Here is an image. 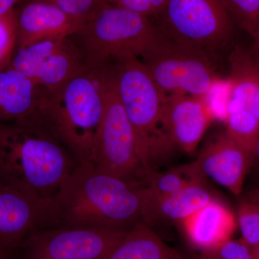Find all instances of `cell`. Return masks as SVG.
<instances>
[{
	"label": "cell",
	"instance_id": "cell-28",
	"mask_svg": "<svg viewBox=\"0 0 259 259\" xmlns=\"http://www.w3.org/2000/svg\"><path fill=\"white\" fill-rule=\"evenodd\" d=\"M23 0H0V17L6 15Z\"/></svg>",
	"mask_w": 259,
	"mask_h": 259
},
{
	"label": "cell",
	"instance_id": "cell-11",
	"mask_svg": "<svg viewBox=\"0 0 259 259\" xmlns=\"http://www.w3.org/2000/svg\"><path fill=\"white\" fill-rule=\"evenodd\" d=\"M55 226L51 199L36 198L0 181V250L20 248L35 232Z\"/></svg>",
	"mask_w": 259,
	"mask_h": 259
},
{
	"label": "cell",
	"instance_id": "cell-7",
	"mask_svg": "<svg viewBox=\"0 0 259 259\" xmlns=\"http://www.w3.org/2000/svg\"><path fill=\"white\" fill-rule=\"evenodd\" d=\"M140 59L166 95L207 98L218 80L209 53L174 40L163 31Z\"/></svg>",
	"mask_w": 259,
	"mask_h": 259
},
{
	"label": "cell",
	"instance_id": "cell-23",
	"mask_svg": "<svg viewBox=\"0 0 259 259\" xmlns=\"http://www.w3.org/2000/svg\"><path fill=\"white\" fill-rule=\"evenodd\" d=\"M231 18L251 36L259 28V0H222Z\"/></svg>",
	"mask_w": 259,
	"mask_h": 259
},
{
	"label": "cell",
	"instance_id": "cell-1",
	"mask_svg": "<svg viewBox=\"0 0 259 259\" xmlns=\"http://www.w3.org/2000/svg\"><path fill=\"white\" fill-rule=\"evenodd\" d=\"M56 227L126 232L151 226L147 187L79 164L51 199Z\"/></svg>",
	"mask_w": 259,
	"mask_h": 259
},
{
	"label": "cell",
	"instance_id": "cell-19",
	"mask_svg": "<svg viewBox=\"0 0 259 259\" xmlns=\"http://www.w3.org/2000/svg\"><path fill=\"white\" fill-rule=\"evenodd\" d=\"M216 199L207 183L197 184L176 193L152 200L151 225L158 222L182 223Z\"/></svg>",
	"mask_w": 259,
	"mask_h": 259
},
{
	"label": "cell",
	"instance_id": "cell-34",
	"mask_svg": "<svg viewBox=\"0 0 259 259\" xmlns=\"http://www.w3.org/2000/svg\"><path fill=\"white\" fill-rule=\"evenodd\" d=\"M5 253H6V252L2 251V250H0V259H6L5 255Z\"/></svg>",
	"mask_w": 259,
	"mask_h": 259
},
{
	"label": "cell",
	"instance_id": "cell-10",
	"mask_svg": "<svg viewBox=\"0 0 259 259\" xmlns=\"http://www.w3.org/2000/svg\"><path fill=\"white\" fill-rule=\"evenodd\" d=\"M126 232L49 227L35 232L20 248L23 259H105Z\"/></svg>",
	"mask_w": 259,
	"mask_h": 259
},
{
	"label": "cell",
	"instance_id": "cell-8",
	"mask_svg": "<svg viewBox=\"0 0 259 259\" xmlns=\"http://www.w3.org/2000/svg\"><path fill=\"white\" fill-rule=\"evenodd\" d=\"M159 15L166 35L209 54L231 40L232 18L222 0H168Z\"/></svg>",
	"mask_w": 259,
	"mask_h": 259
},
{
	"label": "cell",
	"instance_id": "cell-3",
	"mask_svg": "<svg viewBox=\"0 0 259 259\" xmlns=\"http://www.w3.org/2000/svg\"><path fill=\"white\" fill-rule=\"evenodd\" d=\"M104 112L97 69L88 68L61 88L44 91L35 117L66 146L79 164H93Z\"/></svg>",
	"mask_w": 259,
	"mask_h": 259
},
{
	"label": "cell",
	"instance_id": "cell-32",
	"mask_svg": "<svg viewBox=\"0 0 259 259\" xmlns=\"http://www.w3.org/2000/svg\"><path fill=\"white\" fill-rule=\"evenodd\" d=\"M196 259H218L214 252H202V254Z\"/></svg>",
	"mask_w": 259,
	"mask_h": 259
},
{
	"label": "cell",
	"instance_id": "cell-24",
	"mask_svg": "<svg viewBox=\"0 0 259 259\" xmlns=\"http://www.w3.org/2000/svg\"><path fill=\"white\" fill-rule=\"evenodd\" d=\"M237 224L243 240L250 247L259 244V205L248 200L240 204L237 212Z\"/></svg>",
	"mask_w": 259,
	"mask_h": 259
},
{
	"label": "cell",
	"instance_id": "cell-6",
	"mask_svg": "<svg viewBox=\"0 0 259 259\" xmlns=\"http://www.w3.org/2000/svg\"><path fill=\"white\" fill-rule=\"evenodd\" d=\"M104 112L93 154L97 169L144 185L148 171L138 152L134 130L117 93L112 63L98 68Z\"/></svg>",
	"mask_w": 259,
	"mask_h": 259
},
{
	"label": "cell",
	"instance_id": "cell-5",
	"mask_svg": "<svg viewBox=\"0 0 259 259\" xmlns=\"http://www.w3.org/2000/svg\"><path fill=\"white\" fill-rule=\"evenodd\" d=\"M161 33L148 16L106 3L76 35L87 66L97 69L121 58L141 59Z\"/></svg>",
	"mask_w": 259,
	"mask_h": 259
},
{
	"label": "cell",
	"instance_id": "cell-4",
	"mask_svg": "<svg viewBox=\"0 0 259 259\" xmlns=\"http://www.w3.org/2000/svg\"><path fill=\"white\" fill-rule=\"evenodd\" d=\"M112 64L119 99L134 130L140 158L147 171H157L156 166L174 148L162 122L166 94L139 58H121Z\"/></svg>",
	"mask_w": 259,
	"mask_h": 259
},
{
	"label": "cell",
	"instance_id": "cell-14",
	"mask_svg": "<svg viewBox=\"0 0 259 259\" xmlns=\"http://www.w3.org/2000/svg\"><path fill=\"white\" fill-rule=\"evenodd\" d=\"M86 23L51 3L32 0L19 10L17 49L47 39L70 37L81 32Z\"/></svg>",
	"mask_w": 259,
	"mask_h": 259
},
{
	"label": "cell",
	"instance_id": "cell-13",
	"mask_svg": "<svg viewBox=\"0 0 259 259\" xmlns=\"http://www.w3.org/2000/svg\"><path fill=\"white\" fill-rule=\"evenodd\" d=\"M196 162L206 179L239 195L252 156L225 133L204 146Z\"/></svg>",
	"mask_w": 259,
	"mask_h": 259
},
{
	"label": "cell",
	"instance_id": "cell-27",
	"mask_svg": "<svg viewBox=\"0 0 259 259\" xmlns=\"http://www.w3.org/2000/svg\"><path fill=\"white\" fill-rule=\"evenodd\" d=\"M212 252L218 259H255L250 245L243 240H229Z\"/></svg>",
	"mask_w": 259,
	"mask_h": 259
},
{
	"label": "cell",
	"instance_id": "cell-29",
	"mask_svg": "<svg viewBox=\"0 0 259 259\" xmlns=\"http://www.w3.org/2000/svg\"><path fill=\"white\" fill-rule=\"evenodd\" d=\"M252 37L253 39V42L251 52L254 56L255 60L259 64V28L255 31L254 35Z\"/></svg>",
	"mask_w": 259,
	"mask_h": 259
},
{
	"label": "cell",
	"instance_id": "cell-16",
	"mask_svg": "<svg viewBox=\"0 0 259 259\" xmlns=\"http://www.w3.org/2000/svg\"><path fill=\"white\" fill-rule=\"evenodd\" d=\"M44 94V90L18 71L11 68L0 71V123L34 118Z\"/></svg>",
	"mask_w": 259,
	"mask_h": 259
},
{
	"label": "cell",
	"instance_id": "cell-12",
	"mask_svg": "<svg viewBox=\"0 0 259 259\" xmlns=\"http://www.w3.org/2000/svg\"><path fill=\"white\" fill-rule=\"evenodd\" d=\"M205 97L167 95L163 110V127L174 147L191 153L203 137L214 117Z\"/></svg>",
	"mask_w": 259,
	"mask_h": 259
},
{
	"label": "cell",
	"instance_id": "cell-2",
	"mask_svg": "<svg viewBox=\"0 0 259 259\" xmlns=\"http://www.w3.org/2000/svg\"><path fill=\"white\" fill-rule=\"evenodd\" d=\"M74 158L36 117L0 123V181L29 195L52 199L77 166Z\"/></svg>",
	"mask_w": 259,
	"mask_h": 259
},
{
	"label": "cell",
	"instance_id": "cell-18",
	"mask_svg": "<svg viewBox=\"0 0 259 259\" xmlns=\"http://www.w3.org/2000/svg\"><path fill=\"white\" fill-rule=\"evenodd\" d=\"M105 259H187L167 244L151 227L139 225L126 232Z\"/></svg>",
	"mask_w": 259,
	"mask_h": 259
},
{
	"label": "cell",
	"instance_id": "cell-21",
	"mask_svg": "<svg viewBox=\"0 0 259 259\" xmlns=\"http://www.w3.org/2000/svg\"><path fill=\"white\" fill-rule=\"evenodd\" d=\"M225 133L253 157L259 137V121L243 109L227 110Z\"/></svg>",
	"mask_w": 259,
	"mask_h": 259
},
{
	"label": "cell",
	"instance_id": "cell-17",
	"mask_svg": "<svg viewBox=\"0 0 259 259\" xmlns=\"http://www.w3.org/2000/svg\"><path fill=\"white\" fill-rule=\"evenodd\" d=\"M231 99L227 110L243 109L259 121V64L251 51L237 47L229 56Z\"/></svg>",
	"mask_w": 259,
	"mask_h": 259
},
{
	"label": "cell",
	"instance_id": "cell-26",
	"mask_svg": "<svg viewBox=\"0 0 259 259\" xmlns=\"http://www.w3.org/2000/svg\"><path fill=\"white\" fill-rule=\"evenodd\" d=\"M107 3L151 16L159 15L168 0H105Z\"/></svg>",
	"mask_w": 259,
	"mask_h": 259
},
{
	"label": "cell",
	"instance_id": "cell-25",
	"mask_svg": "<svg viewBox=\"0 0 259 259\" xmlns=\"http://www.w3.org/2000/svg\"><path fill=\"white\" fill-rule=\"evenodd\" d=\"M55 5L66 14L88 23L105 4V0H37Z\"/></svg>",
	"mask_w": 259,
	"mask_h": 259
},
{
	"label": "cell",
	"instance_id": "cell-33",
	"mask_svg": "<svg viewBox=\"0 0 259 259\" xmlns=\"http://www.w3.org/2000/svg\"><path fill=\"white\" fill-rule=\"evenodd\" d=\"M251 248L252 253L255 259H259V244L255 246L250 247Z\"/></svg>",
	"mask_w": 259,
	"mask_h": 259
},
{
	"label": "cell",
	"instance_id": "cell-22",
	"mask_svg": "<svg viewBox=\"0 0 259 259\" xmlns=\"http://www.w3.org/2000/svg\"><path fill=\"white\" fill-rule=\"evenodd\" d=\"M19 10H11L0 17V71L10 67L17 49Z\"/></svg>",
	"mask_w": 259,
	"mask_h": 259
},
{
	"label": "cell",
	"instance_id": "cell-31",
	"mask_svg": "<svg viewBox=\"0 0 259 259\" xmlns=\"http://www.w3.org/2000/svg\"><path fill=\"white\" fill-rule=\"evenodd\" d=\"M247 200L253 203L259 202V187L248 192L247 194Z\"/></svg>",
	"mask_w": 259,
	"mask_h": 259
},
{
	"label": "cell",
	"instance_id": "cell-35",
	"mask_svg": "<svg viewBox=\"0 0 259 259\" xmlns=\"http://www.w3.org/2000/svg\"><path fill=\"white\" fill-rule=\"evenodd\" d=\"M255 204H258V205H259V202H255Z\"/></svg>",
	"mask_w": 259,
	"mask_h": 259
},
{
	"label": "cell",
	"instance_id": "cell-9",
	"mask_svg": "<svg viewBox=\"0 0 259 259\" xmlns=\"http://www.w3.org/2000/svg\"><path fill=\"white\" fill-rule=\"evenodd\" d=\"M9 68L47 92L61 88L88 69L79 47L70 37L47 39L18 48Z\"/></svg>",
	"mask_w": 259,
	"mask_h": 259
},
{
	"label": "cell",
	"instance_id": "cell-20",
	"mask_svg": "<svg viewBox=\"0 0 259 259\" xmlns=\"http://www.w3.org/2000/svg\"><path fill=\"white\" fill-rule=\"evenodd\" d=\"M207 183L197 162L184 163L164 172H148L144 185L147 187L152 200L176 193L190 186Z\"/></svg>",
	"mask_w": 259,
	"mask_h": 259
},
{
	"label": "cell",
	"instance_id": "cell-30",
	"mask_svg": "<svg viewBox=\"0 0 259 259\" xmlns=\"http://www.w3.org/2000/svg\"><path fill=\"white\" fill-rule=\"evenodd\" d=\"M254 167L255 170L259 173V137L255 144L254 151H253V157H252L251 167Z\"/></svg>",
	"mask_w": 259,
	"mask_h": 259
},
{
	"label": "cell",
	"instance_id": "cell-15",
	"mask_svg": "<svg viewBox=\"0 0 259 259\" xmlns=\"http://www.w3.org/2000/svg\"><path fill=\"white\" fill-rule=\"evenodd\" d=\"M181 224L186 236L196 248L202 252H212L231 239L237 220L231 209L216 198Z\"/></svg>",
	"mask_w": 259,
	"mask_h": 259
}]
</instances>
